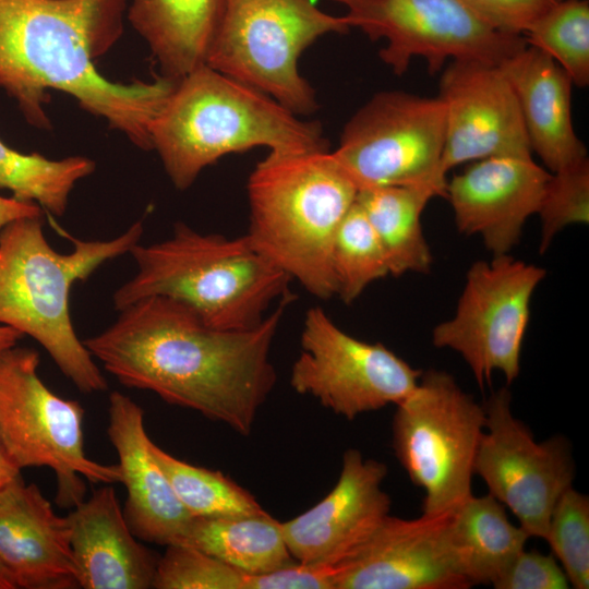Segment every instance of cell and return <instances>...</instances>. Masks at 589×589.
<instances>
[{"label": "cell", "instance_id": "obj_7", "mask_svg": "<svg viewBox=\"0 0 589 589\" xmlns=\"http://www.w3.org/2000/svg\"><path fill=\"white\" fill-rule=\"evenodd\" d=\"M350 28L345 15L324 12L314 0H227L205 64L297 116L310 115L318 105L299 58L320 37Z\"/></svg>", "mask_w": 589, "mask_h": 589}, {"label": "cell", "instance_id": "obj_5", "mask_svg": "<svg viewBox=\"0 0 589 589\" xmlns=\"http://www.w3.org/2000/svg\"><path fill=\"white\" fill-rule=\"evenodd\" d=\"M130 254L137 272L115 292L117 311L159 296L185 305L211 327L243 330L262 323L269 305L289 293L291 278L247 235L202 233L178 223L170 238L139 242Z\"/></svg>", "mask_w": 589, "mask_h": 589}, {"label": "cell", "instance_id": "obj_14", "mask_svg": "<svg viewBox=\"0 0 589 589\" xmlns=\"http://www.w3.org/2000/svg\"><path fill=\"white\" fill-rule=\"evenodd\" d=\"M510 404L507 387L493 392L483 402L485 424L474 474L530 538L544 540L556 502L574 486L572 444L563 435L536 441L529 426L514 416Z\"/></svg>", "mask_w": 589, "mask_h": 589}, {"label": "cell", "instance_id": "obj_33", "mask_svg": "<svg viewBox=\"0 0 589 589\" xmlns=\"http://www.w3.org/2000/svg\"><path fill=\"white\" fill-rule=\"evenodd\" d=\"M541 219L540 253L566 226L589 221V161L582 159L551 173L538 209Z\"/></svg>", "mask_w": 589, "mask_h": 589}, {"label": "cell", "instance_id": "obj_26", "mask_svg": "<svg viewBox=\"0 0 589 589\" xmlns=\"http://www.w3.org/2000/svg\"><path fill=\"white\" fill-rule=\"evenodd\" d=\"M193 546L245 574L289 565L281 522L267 512L227 517H193L179 542Z\"/></svg>", "mask_w": 589, "mask_h": 589}, {"label": "cell", "instance_id": "obj_11", "mask_svg": "<svg viewBox=\"0 0 589 589\" xmlns=\"http://www.w3.org/2000/svg\"><path fill=\"white\" fill-rule=\"evenodd\" d=\"M545 273L509 254L474 262L454 316L434 327L433 345L460 354L479 387L490 385L495 371L512 384L520 372L532 294Z\"/></svg>", "mask_w": 589, "mask_h": 589}, {"label": "cell", "instance_id": "obj_36", "mask_svg": "<svg viewBox=\"0 0 589 589\" xmlns=\"http://www.w3.org/2000/svg\"><path fill=\"white\" fill-rule=\"evenodd\" d=\"M340 570V564H304L296 561L271 572L249 574L247 589H336Z\"/></svg>", "mask_w": 589, "mask_h": 589}, {"label": "cell", "instance_id": "obj_21", "mask_svg": "<svg viewBox=\"0 0 589 589\" xmlns=\"http://www.w3.org/2000/svg\"><path fill=\"white\" fill-rule=\"evenodd\" d=\"M67 517L79 587L153 588L158 557L131 531L112 486L95 490Z\"/></svg>", "mask_w": 589, "mask_h": 589}, {"label": "cell", "instance_id": "obj_23", "mask_svg": "<svg viewBox=\"0 0 589 589\" xmlns=\"http://www.w3.org/2000/svg\"><path fill=\"white\" fill-rule=\"evenodd\" d=\"M128 20L161 77L178 82L205 64L227 0H129Z\"/></svg>", "mask_w": 589, "mask_h": 589}, {"label": "cell", "instance_id": "obj_40", "mask_svg": "<svg viewBox=\"0 0 589 589\" xmlns=\"http://www.w3.org/2000/svg\"><path fill=\"white\" fill-rule=\"evenodd\" d=\"M0 589H14L4 572L0 568Z\"/></svg>", "mask_w": 589, "mask_h": 589}, {"label": "cell", "instance_id": "obj_34", "mask_svg": "<svg viewBox=\"0 0 589 589\" xmlns=\"http://www.w3.org/2000/svg\"><path fill=\"white\" fill-rule=\"evenodd\" d=\"M492 587L495 589H568L570 584L553 554L524 549Z\"/></svg>", "mask_w": 589, "mask_h": 589}, {"label": "cell", "instance_id": "obj_3", "mask_svg": "<svg viewBox=\"0 0 589 589\" xmlns=\"http://www.w3.org/2000/svg\"><path fill=\"white\" fill-rule=\"evenodd\" d=\"M44 215L9 223L0 231V325L36 340L84 394L107 389V381L70 315V292L104 263L130 253L143 236L142 221L110 240L73 239L56 251L44 233Z\"/></svg>", "mask_w": 589, "mask_h": 589}, {"label": "cell", "instance_id": "obj_25", "mask_svg": "<svg viewBox=\"0 0 589 589\" xmlns=\"http://www.w3.org/2000/svg\"><path fill=\"white\" fill-rule=\"evenodd\" d=\"M437 191L429 185H388L358 191L356 202L373 227L385 252L389 274L428 273L432 253L421 215Z\"/></svg>", "mask_w": 589, "mask_h": 589}, {"label": "cell", "instance_id": "obj_41", "mask_svg": "<svg viewBox=\"0 0 589 589\" xmlns=\"http://www.w3.org/2000/svg\"><path fill=\"white\" fill-rule=\"evenodd\" d=\"M561 1V0H560Z\"/></svg>", "mask_w": 589, "mask_h": 589}, {"label": "cell", "instance_id": "obj_20", "mask_svg": "<svg viewBox=\"0 0 589 589\" xmlns=\"http://www.w3.org/2000/svg\"><path fill=\"white\" fill-rule=\"evenodd\" d=\"M107 433L119 459L127 491L122 510L131 531L144 542L179 543L193 516L152 454L143 409L120 392L109 395Z\"/></svg>", "mask_w": 589, "mask_h": 589}, {"label": "cell", "instance_id": "obj_38", "mask_svg": "<svg viewBox=\"0 0 589 589\" xmlns=\"http://www.w3.org/2000/svg\"><path fill=\"white\" fill-rule=\"evenodd\" d=\"M21 477V469L9 458L0 445V492Z\"/></svg>", "mask_w": 589, "mask_h": 589}, {"label": "cell", "instance_id": "obj_18", "mask_svg": "<svg viewBox=\"0 0 589 589\" xmlns=\"http://www.w3.org/2000/svg\"><path fill=\"white\" fill-rule=\"evenodd\" d=\"M449 513L404 519L387 515L346 562L336 589H468L446 546Z\"/></svg>", "mask_w": 589, "mask_h": 589}, {"label": "cell", "instance_id": "obj_29", "mask_svg": "<svg viewBox=\"0 0 589 589\" xmlns=\"http://www.w3.org/2000/svg\"><path fill=\"white\" fill-rule=\"evenodd\" d=\"M330 267L336 296L346 304L358 299L370 284L389 275L383 247L357 202L337 228Z\"/></svg>", "mask_w": 589, "mask_h": 589}, {"label": "cell", "instance_id": "obj_12", "mask_svg": "<svg viewBox=\"0 0 589 589\" xmlns=\"http://www.w3.org/2000/svg\"><path fill=\"white\" fill-rule=\"evenodd\" d=\"M347 9L349 26L371 40L385 39L381 60L396 75L420 57L431 74L447 60L474 59L501 64L527 46L525 37L500 33L461 0H333Z\"/></svg>", "mask_w": 589, "mask_h": 589}, {"label": "cell", "instance_id": "obj_8", "mask_svg": "<svg viewBox=\"0 0 589 589\" xmlns=\"http://www.w3.org/2000/svg\"><path fill=\"white\" fill-rule=\"evenodd\" d=\"M395 406L392 446L410 481L423 491L422 514L454 510L472 494L483 404L452 374L430 369Z\"/></svg>", "mask_w": 589, "mask_h": 589}, {"label": "cell", "instance_id": "obj_35", "mask_svg": "<svg viewBox=\"0 0 589 589\" xmlns=\"http://www.w3.org/2000/svg\"><path fill=\"white\" fill-rule=\"evenodd\" d=\"M560 0H461L484 24L509 35L528 28Z\"/></svg>", "mask_w": 589, "mask_h": 589}, {"label": "cell", "instance_id": "obj_22", "mask_svg": "<svg viewBox=\"0 0 589 589\" xmlns=\"http://www.w3.org/2000/svg\"><path fill=\"white\" fill-rule=\"evenodd\" d=\"M500 67L518 98L531 152L552 172L588 158L573 128L568 74L549 55L529 45Z\"/></svg>", "mask_w": 589, "mask_h": 589}, {"label": "cell", "instance_id": "obj_30", "mask_svg": "<svg viewBox=\"0 0 589 589\" xmlns=\"http://www.w3.org/2000/svg\"><path fill=\"white\" fill-rule=\"evenodd\" d=\"M526 43L549 55L573 84L589 83V2L561 0L525 33Z\"/></svg>", "mask_w": 589, "mask_h": 589}, {"label": "cell", "instance_id": "obj_10", "mask_svg": "<svg viewBox=\"0 0 589 589\" xmlns=\"http://www.w3.org/2000/svg\"><path fill=\"white\" fill-rule=\"evenodd\" d=\"M444 145L445 108L440 97L384 91L350 118L333 154L358 191L429 185L446 197Z\"/></svg>", "mask_w": 589, "mask_h": 589}, {"label": "cell", "instance_id": "obj_39", "mask_svg": "<svg viewBox=\"0 0 589 589\" xmlns=\"http://www.w3.org/2000/svg\"><path fill=\"white\" fill-rule=\"evenodd\" d=\"M23 335L8 326L0 325V352L14 347Z\"/></svg>", "mask_w": 589, "mask_h": 589}, {"label": "cell", "instance_id": "obj_16", "mask_svg": "<svg viewBox=\"0 0 589 589\" xmlns=\"http://www.w3.org/2000/svg\"><path fill=\"white\" fill-rule=\"evenodd\" d=\"M387 472L383 461L347 449L332 491L306 512L281 522L294 561L339 565L349 560L389 515L392 500L382 489Z\"/></svg>", "mask_w": 589, "mask_h": 589}, {"label": "cell", "instance_id": "obj_31", "mask_svg": "<svg viewBox=\"0 0 589 589\" xmlns=\"http://www.w3.org/2000/svg\"><path fill=\"white\" fill-rule=\"evenodd\" d=\"M544 541L565 572L572 588L589 587V497L574 486L556 502Z\"/></svg>", "mask_w": 589, "mask_h": 589}, {"label": "cell", "instance_id": "obj_2", "mask_svg": "<svg viewBox=\"0 0 589 589\" xmlns=\"http://www.w3.org/2000/svg\"><path fill=\"white\" fill-rule=\"evenodd\" d=\"M128 1L0 0V87L28 123L50 128L44 106L57 89L152 151L151 124L177 82L117 83L95 68L121 37Z\"/></svg>", "mask_w": 589, "mask_h": 589}, {"label": "cell", "instance_id": "obj_1", "mask_svg": "<svg viewBox=\"0 0 589 589\" xmlns=\"http://www.w3.org/2000/svg\"><path fill=\"white\" fill-rule=\"evenodd\" d=\"M289 292L257 326L218 329L171 299L153 296L118 311L83 340L122 385L155 393L248 436L276 383L269 353Z\"/></svg>", "mask_w": 589, "mask_h": 589}, {"label": "cell", "instance_id": "obj_24", "mask_svg": "<svg viewBox=\"0 0 589 589\" xmlns=\"http://www.w3.org/2000/svg\"><path fill=\"white\" fill-rule=\"evenodd\" d=\"M530 537L491 494H471L450 512L445 540L455 573L468 587L493 586Z\"/></svg>", "mask_w": 589, "mask_h": 589}, {"label": "cell", "instance_id": "obj_17", "mask_svg": "<svg viewBox=\"0 0 589 589\" xmlns=\"http://www.w3.org/2000/svg\"><path fill=\"white\" fill-rule=\"evenodd\" d=\"M550 178L532 157L494 156L473 161L446 185L458 231L481 237L493 256L508 254L526 220L538 213Z\"/></svg>", "mask_w": 589, "mask_h": 589}, {"label": "cell", "instance_id": "obj_6", "mask_svg": "<svg viewBox=\"0 0 589 589\" xmlns=\"http://www.w3.org/2000/svg\"><path fill=\"white\" fill-rule=\"evenodd\" d=\"M245 233L254 248L310 294L336 296L330 253L358 194L328 149L269 152L251 172Z\"/></svg>", "mask_w": 589, "mask_h": 589}, {"label": "cell", "instance_id": "obj_32", "mask_svg": "<svg viewBox=\"0 0 589 589\" xmlns=\"http://www.w3.org/2000/svg\"><path fill=\"white\" fill-rule=\"evenodd\" d=\"M248 576L201 550L173 543L158 558L153 588L247 589Z\"/></svg>", "mask_w": 589, "mask_h": 589}, {"label": "cell", "instance_id": "obj_28", "mask_svg": "<svg viewBox=\"0 0 589 589\" xmlns=\"http://www.w3.org/2000/svg\"><path fill=\"white\" fill-rule=\"evenodd\" d=\"M151 450L176 495L193 517H227L264 512L249 491L220 471L180 460L153 442Z\"/></svg>", "mask_w": 589, "mask_h": 589}, {"label": "cell", "instance_id": "obj_27", "mask_svg": "<svg viewBox=\"0 0 589 589\" xmlns=\"http://www.w3.org/2000/svg\"><path fill=\"white\" fill-rule=\"evenodd\" d=\"M95 163L83 156L49 159L38 153L24 154L0 140V189L61 217L75 184L92 175Z\"/></svg>", "mask_w": 589, "mask_h": 589}, {"label": "cell", "instance_id": "obj_13", "mask_svg": "<svg viewBox=\"0 0 589 589\" xmlns=\"http://www.w3.org/2000/svg\"><path fill=\"white\" fill-rule=\"evenodd\" d=\"M300 346L291 387L347 420L398 404L422 373L386 346L347 334L320 306L306 311Z\"/></svg>", "mask_w": 589, "mask_h": 589}, {"label": "cell", "instance_id": "obj_15", "mask_svg": "<svg viewBox=\"0 0 589 589\" xmlns=\"http://www.w3.org/2000/svg\"><path fill=\"white\" fill-rule=\"evenodd\" d=\"M438 97L445 108V176L458 165L488 157H532L518 98L500 64L452 60L441 76Z\"/></svg>", "mask_w": 589, "mask_h": 589}, {"label": "cell", "instance_id": "obj_4", "mask_svg": "<svg viewBox=\"0 0 589 589\" xmlns=\"http://www.w3.org/2000/svg\"><path fill=\"white\" fill-rule=\"evenodd\" d=\"M152 149L178 190L223 156L328 149L322 125L299 118L266 94L203 64L176 83L149 129Z\"/></svg>", "mask_w": 589, "mask_h": 589}, {"label": "cell", "instance_id": "obj_9", "mask_svg": "<svg viewBox=\"0 0 589 589\" xmlns=\"http://www.w3.org/2000/svg\"><path fill=\"white\" fill-rule=\"evenodd\" d=\"M39 354L27 347L0 352V445L20 468L48 467L56 477V502L74 507L85 482L121 481L118 465L92 460L84 447V409L55 394L38 374Z\"/></svg>", "mask_w": 589, "mask_h": 589}, {"label": "cell", "instance_id": "obj_19", "mask_svg": "<svg viewBox=\"0 0 589 589\" xmlns=\"http://www.w3.org/2000/svg\"><path fill=\"white\" fill-rule=\"evenodd\" d=\"M0 568L14 589L79 587L68 517L22 476L0 492Z\"/></svg>", "mask_w": 589, "mask_h": 589}, {"label": "cell", "instance_id": "obj_37", "mask_svg": "<svg viewBox=\"0 0 589 589\" xmlns=\"http://www.w3.org/2000/svg\"><path fill=\"white\" fill-rule=\"evenodd\" d=\"M44 213V209L35 203L0 195V231L13 220L39 216Z\"/></svg>", "mask_w": 589, "mask_h": 589}]
</instances>
